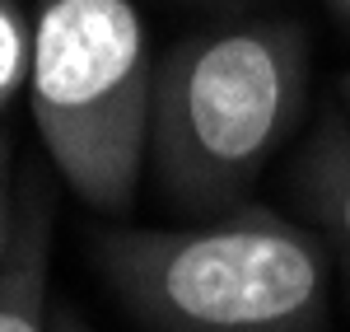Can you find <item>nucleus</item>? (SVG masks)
Masks as SVG:
<instances>
[{"label":"nucleus","mask_w":350,"mask_h":332,"mask_svg":"<svg viewBox=\"0 0 350 332\" xmlns=\"http://www.w3.org/2000/svg\"><path fill=\"white\" fill-rule=\"evenodd\" d=\"M28 56H33V14L19 0H0V112L28 89Z\"/></svg>","instance_id":"423d86ee"},{"label":"nucleus","mask_w":350,"mask_h":332,"mask_svg":"<svg viewBox=\"0 0 350 332\" xmlns=\"http://www.w3.org/2000/svg\"><path fill=\"white\" fill-rule=\"evenodd\" d=\"M94 262L145 332H327L332 248L267 206L178 229H103Z\"/></svg>","instance_id":"f257e3e1"},{"label":"nucleus","mask_w":350,"mask_h":332,"mask_svg":"<svg viewBox=\"0 0 350 332\" xmlns=\"http://www.w3.org/2000/svg\"><path fill=\"white\" fill-rule=\"evenodd\" d=\"M341 99H346V103H350V75H346V80H341Z\"/></svg>","instance_id":"1a4fd4ad"},{"label":"nucleus","mask_w":350,"mask_h":332,"mask_svg":"<svg viewBox=\"0 0 350 332\" xmlns=\"http://www.w3.org/2000/svg\"><path fill=\"white\" fill-rule=\"evenodd\" d=\"M28 108L84 206L126 216L150 173L154 61L131 0H38Z\"/></svg>","instance_id":"7ed1b4c3"},{"label":"nucleus","mask_w":350,"mask_h":332,"mask_svg":"<svg viewBox=\"0 0 350 332\" xmlns=\"http://www.w3.org/2000/svg\"><path fill=\"white\" fill-rule=\"evenodd\" d=\"M295 192L350 281V127L323 117L295 164Z\"/></svg>","instance_id":"39448f33"},{"label":"nucleus","mask_w":350,"mask_h":332,"mask_svg":"<svg viewBox=\"0 0 350 332\" xmlns=\"http://www.w3.org/2000/svg\"><path fill=\"white\" fill-rule=\"evenodd\" d=\"M14 220H19V192H14V136L0 127V262L14 244Z\"/></svg>","instance_id":"0eeeda50"},{"label":"nucleus","mask_w":350,"mask_h":332,"mask_svg":"<svg viewBox=\"0 0 350 332\" xmlns=\"http://www.w3.org/2000/svg\"><path fill=\"white\" fill-rule=\"evenodd\" d=\"M52 196L38 173L19 188L14 244L0 262V332H52Z\"/></svg>","instance_id":"20e7f679"},{"label":"nucleus","mask_w":350,"mask_h":332,"mask_svg":"<svg viewBox=\"0 0 350 332\" xmlns=\"http://www.w3.org/2000/svg\"><path fill=\"white\" fill-rule=\"evenodd\" d=\"M341 5H346V10H350V0H341Z\"/></svg>","instance_id":"9d476101"},{"label":"nucleus","mask_w":350,"mask_h":332,"mask_svg":"<svg viewBox=\"0 0 350 332\" xmlns=\"http://www.w3.org/2000/svg\"><path fill=\"white\" fill-rule=\"evenodd\" d=\"M313 47L295 19H243L173 42L154 61L150 173L168 206H239L308 108Z\"/></svg>","instance_id":"f03ea898"},{"label":"nucleus","mask_w":350,"mask_h":332,"mask_svg":"<svg viewBox=\"0 0 350 332\" xmlns=\"http://www.w3.org/2000/svg\"><path fill=\"white\" fill-rule=\"evenodd\" d=\"M52 332H94L70 305H52Z\"/></svg>","instance_id":"6e6552de"}]
</instances>
